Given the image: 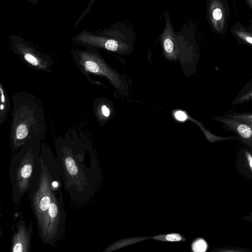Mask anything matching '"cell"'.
I'll return each instance as SVG.
<instances>
[{"label": "cell", "mask_w": 252, "mask_h": 252, "mask_svg": "<svg viewBox=\"0 0 252 252\" xmlns=\"http://www.w3.org/2000/svg\"><path fill=\"white\" fill-rule=\"evenodd\" d=\"M13 102L10 140L14 153L31 139H42L45 126L43 109L33 96L14 95Z\"/></svg>", "instance_id": "obj_2"}, {"label": "cell", "mask_w": 252, "mask_h": 252, "mask_svg": "<svg viewBox=\"0 0 252 252\" xmlns=\"http://www.w3.org/2000/svg\"><path fill=\"white\" fill-rule=\"evenodd\" d=\"M250 164L251 167L252 168V158L250 157Z\"/></svg>", "instance_id": "obj_20"}, {"label": "cell", "mask_w": 252, "mask_h": 252, "mask_svg": "<svg viewBox=\"0 0 252 252\" xmlns=\"http://www.w3.org/2000/svg\"><path fill=\"white\" fill-rule=\"evenodd\" d=\"M209 16L211 23L218 32H221L225 25V11L222 3L219 0H213L209 7Z\"/></svg>", "instance_id": "obj_9"}, {"label": "cell", "mask_w": 252, "mask_h": 252, "mask_svg": "<svg viewBox=\"0 0 252 252\" xmlns=\"http://www.w3.org/2000/svg\"><path fill=\"white\" fill-rule=\"evenodd\" d=\"M14 51L22 61L32 69L45 73L53 71L54 63L48 56L37 52L25 44L15 45Z\"/></svg>", "instance_id": "obj_5"}, {"label": "cell", "mask_w": 252, "mask_h": 252, "mask_svg": "<svg viewBox=\"0 0 252 252\" xmlns=\"http://www.w3.org/2000/svg\"><path fill=\"white\" fill-rule=\"evenodd\" d=\"M225 115L234 120L252 124V113H231Z\"/></svg>", "instance_id": "obj_13"}, {"label": "cell", "mask_w": 252, "mask_h": 252, "mask_svg": "<svg viewBox=\"0 0 252 252\" xmlns=\"http://www.w3.org/2000/svg\"><path fill=\"white\" fill-rule=\"evenodd\" d=\"M94 112L97 117V120H99L101 116L104 118H107L110 116V110L106 105L103 104L98 105H95L94 107Z\"/></svg>", "instance_id": "obj_14"}, {"label": "cell", "mask_w": 252, "mask_h": 252, "mask_svg": "<svg viewBox=\"0 0 252 252\" xmlns=\"http://www.w3.org/2000/svg\"><path fill=\"white\" fill-rule=\"evenodd\" d=\"M234 32L237 36L245 42L252 45V33L243 31H235Z\"/></svg>", "instance_id": "obj_17"}, {"label": "cell", "mask_w": 252, "mask_h": 252, "mask_svg": "<svg viewBox=\"0 0 252 252\" xmlns=\"http://www.w3.org/2000/svg\"><path fill=\"white\" fill-rule=\"evenodd\" d=\"M155 238L160 241L169 242H179L185 240L182 236L178 233H171L167 235L158 236L155 237Z\"/></svg>", "instance_id": "obj_15"}, {"label": "cell", "mask_w": 252, "mask_h": 252, "mask_svg": "<svg viewBox=\"0 0 252 252\" xmlns=\"http://www.w3.org/2000/svg\"><path fill=\"white\" fill-rule=\"evenodd\" d=\"M220 123L224 129L231 131L248 143H252V124L231 119L225 115L213 118Z\"/></svg>", "instance_id": "obj_8"}, {"label": "cell", "mask_w": 252, "mask_h": 252, "mask_svg": "<svg viewBox=\"0 0 252 252\" xmlns=\"http://www.w3.org/2000/svg\"><path fill=\"white\" fill-rule=\"evenodd\" d=\"M0 124H2L3 122L6 120L11 104L7 92L1 83L0 84Z\"/></svg>", "instance_id": "obj_12"}, {"label": "cell", "mask_w": 252, "mask_h": 252, "mask_svg": "<svg viewBox=\"0 0 252 252\" xmlns=\"http://www.w3.org/2000/svg\"><path fill=\"white\" fill-rule=\"evenodd\" d=\"M16 231L12 238V252H29L31 251L33 226L30 222L28 227L22 218L17 222Z\"/></svg>", "instance_id": "obj_7"}, {"label": "cell", "mask_w": 252, "mask_h": 252, "mask_svg": "<svg viewBox=\"0 0 252 252\" xmlns=\"http://www.w3.org/2000/svg\"><path fill=\"white\" fill-rule=\"evenodd\" d=\"M248 4L252 8V0H246Z\"/></svg>", "instance_id": "obj_19"}, {"label": "cell", "mask_w": 252, "mask_h": 252, "mask_svg": "<svg viewBox=\"0 0 252 252\" xmlns=\"http://www.w3.org/2000/svg\"><path fill=\"white\" fill-rule=\"evenodd\" d=\"M41 140H28L11 158L9 175L12 201L15 205L20 203L34 183L40 163Z\"/></svg>", "instance_id": "obj_3"}, {"label": "cell", "mask_w": 252, "mask_h": 252, "mask_svg": "<svg viewBox=\"0 0 252 252\" xmlns=\"http://www.w3.org/2000/svg\"><path fill=\"white\" fill-rule=\"evenodd\" d=\"M252 100V78L244 85L236 96L232 104L238 105Z\"/></svg>", "instance_id": "obj_11"}, {"label": "cell", "mask_w": 252, "mask_h": 252, "mask_svg": "<svg viewBox=\"0 0 252 252\" xmlns=\"http://www.w3.org/2000/svg\"><path fill=\"white\" fill-rule=\"evenodd\" d=\"M175 118L179 121H185L187 119V116L186 114L182 111H178L175 113Z\"/></svg>", "instance_id": "obj_18"}, {"label": "cell", "mask_w": 252, "mask_h": 252, "mask_svg": "<svg viewBox=\"0 0 252 252\" xmlns=\"http://www.w3.org/2000/svg\"><path fill=\"white\" fill-rule=\"evenodd\" d=\"M162 41L165 52L169 56H173L177 52L175 35L169 23H167L162 35Z\"/></svg>", "instance_id": "obj_10"}, {"label": "cell", "mask_w": 252, "mask_h": 252, "mask_svg": "<svg viewBox=\"0 0 252 252\" xmlns=\"http://www.w3.org/2000/svg\"><path fill=\"white\" fill-rule=\"evenodd\" d=\"M55 146L64 189L75 201L88 200L94 193L98 177L93 153L69 136L58 138Z\"/></svg>", "instance_id": "obj_1"}, {"label": "cell", "mask_w": 252, "mask_h": 252, "mask_svg": "<svg viewBox=\"0 0 252 252\" xmlns=\"http://www.w3.org/2000/svg\"><path fill=\"white\" fill-rule=\"evenodd\" d=\"M94 0H92L91 1V2H90V3L89 6H88L87 9H88V8H89L91 5H92V4H93V3L94 1Z\"/></svg>", "instance_id": "obj_21"}, {"label": "cell", "mask_w": 252, "mask_h": 252, "mask_svg": "<svg viewBox=\"0 0 252 252\" xmlns=\"http://www.w3.org/2000/svg\"><path fill=\"white\" fill-rule=\"evenodd\" d=\"M71 55L78 68L92 84L94 82L91 77L95 75L106 77L117 86V75L95 51L91 49L75 50Z\"/></svg>", "instance_id": "obj_4"}, {"label": "cell", "mask_w": 252, "mask_h": 252, "mask_svg": "<svg viewBox=\"0 0 252 252\" xmlns=\"http://www.w3.org/2000/svg\"><path fill=\"white\" fill-rule=\"evenodd\" d=\"M75 41L82 44L90 47H99L111 51L122 52L126 50L128 46L113 39L105 37L92 35L87 33H82L75 38Z\"/></svg>", "instance_id": "obj_6"}, {"label": "cell", "mask_w": 252, "mask_h": 252, "mask_svg": "<svg viewBox=\"0 0 252 252\" xmlns=\"http://www.w3.org/2000/svg\"><path fill=\"white\" fill-rule=\"evenodd\" d=\"M206 249V243L201 239L196 240L192 244V249L195 252H204Z\"/></svg>", "instance_id": "obj_16"}]
</instances>
